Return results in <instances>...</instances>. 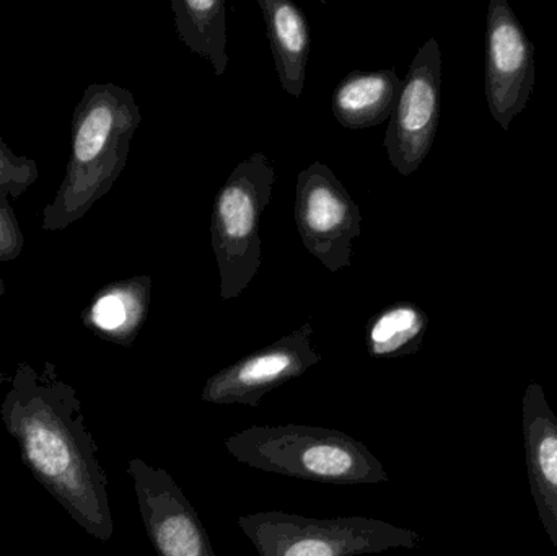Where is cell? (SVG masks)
<instances>
[{
	"instance_id": "1",
	"label": "cell",
	"mask_w": 557,
	"mask_h": 556,
	"mask_svg": "<svg viewBox=\"0 0 557 556\" xmlns=\"http://www.w3.org/2000/svg\"><path fill=\"white\" fill-rule=\"evenodd\" d=\"M143 121L133 91L91 84L72 113L71 153L61 185L42 211L41 228L64 231L81 221L113 188Z\"/></svg>"
},
{
	"instance_id": "2",
	"label": "cell",
	"mask_w": 557,
	"mask_h": 556,
	"mask_svg": "<svg viewBox=\"0 0 557 556\" xmlns=\"http://www.w3.org/2000/svg\"><path fill=\"white\" fill-rule=\"evenodd\" d=\"M225 449L251 469L327 485H376L383 464L349 434L307 424L251 427L225 440Z\"/></svg>"
},
{
	"instance_id": "3",
	"label": "cell",
	"mask_w": 557,
	"mask_h": 556,
	"mask_svg": "<svg viewBox=\"0 0 557 556\" xmlns=\"http://www.w3.org/2000/svg\"><path fill=\"white\" fill-rule=\"evenodd\" d=\"M276 182V170L263 152L235 166L215 196L211 237L221 274L222 300H234L250 286L260 270L261 218Z\"/></svg>"
},
{
	"instance_id": "4",
	"label": "cell",
	"mask_w": 557,
	"mask_h": 556,
	"mask_svg": "<svg viewBox=\"0 0 557 556\" xmlns=\"http://www.w3.org/2000/svg\"><path fill=\"white\" fill-rule=\"evenodd\" d=\"M238 528L260 556H362L422 544L418 532L363 516L313 519L255 512L238 518Z\"/></svg>"
},
{
	"instance_id": "5",
	"label": "cell",
	"mask_w": 557,
	"mask_h": 556,
	"mask_svg": "<svg viewBox=\"0 0 557 556\" xmlns=\"http://www.w3.org/2000/svg\"><path fill=\"white\" fill-rule=\"evenodd\" d=\"M294 214L305 248L324 268L337 273L350 267L362 215L326 163H311L298 173Z\"/></svg>"
},
{
	"instance_id": "6",
	"label": "cell",
	"mask_w": 557,
	"mask_h": 556,
	"mask_svg": "<svg viewBox=\"0 0 557 556\" xmlns=\"http://www.w3.org/2000/svg\"><path fill=\"white\" fill-rule=\"evenodd\" d=\"M442 52L435 38L419 48L389 118L385 144L389 162L412 175L431 152L441 120Z\"/></svg>"
},
{
	"instance_id": "7",
	"label": "cell",
	"mask_w": 557,
	"mask_h": 556,
	"mask_svg": "<svg viewBox=\"0 0 557 556\" xmlns=\"http://www.w3.org/2000/svg\"><path fill=\"white\" fill-rule=\"evenodd\" d=\"M311 338L313 326L305 323L267 348L238 359L208 379L201 400L214 405L258 407L274 388L301 378L308 369L320 365L323 358Z\"/></svg>"
},
{
	"instance_id": "8",
	"label": "cell",
	"mask_w": 557,
	"mask_h": 556,
	"mask_svg": "<svg viewBox=\"0 0 557 556\" xmlns=\"http://www.w3.org/2000/svg\"><path fill=\"white\" fill-rule=\"evenodd\" d=\"M535 85V48L506 0L487 12L486 98L491 116L509 129L529 103Z\"/></svg>"
},
{
	"instance_id": "9",
	"label": "cell",
	"mask_w": 557,
	"mask_h": 556,
	"mask_svg": "<svg viewBox=\"0 0 557 556\" xmlns=\"http://www.w3.org/2000/svg\"><path fill=\"white\" fill-rule=\"evenodd\" d=\"M140 516L159 556H215L198 511L166 470L129 462Z\"/></svg>"
},
{
	"instance_id": "10",
	"label": "cell",
	"mask_w": 557,
	"mask_h": 556,
	"mask_svg": "<svg viewBox=\"0 0 557 556\" xmlns=\"http://www.w3.org/2000/svg\"><path fill=\"white\" fill-rule=\"evenodd\" d=\"M522 430L536 511L557 551V417L536 382L529 385L523 397Z\"/></svg>"
},
{
	"instance_id": "11",
	"label": "cell",
	"mask_w": 557,
	"mask_h": 556,
	"mask_svg": "<svg viewBox=\"0 0 557 556\" xmlns=\"http://www.w3.org/2000/svg\"><path fill=\"white\" fill-rule=\"evenodd\" d=\"M152 277L137 274L97 291L82 312V322L101 338L133 345L149 313Z\"/></svg>"
},
{
	"instance_id": "12",
	"label": "cell",
	"mask_w": 557,
	"mask_h": 556,
	"mask_svg": "<svg viewBox=\"0 0 557 556\" xmlns=\"http://www.w3.org/2000/svg\"><path fill=\"white\" fill-rule=\"evenodd\" d=\"M395 69L354 71L336 85L331 110L346 129H367L389 120L401 90Z\"/></svg>"
},
{
	"instance_id": "13",
	"label": "cell",
	"mask_w": 557,
	"mask_h": 556,
	"mask_svg": "<svg viewBox=\"0 0 557 556\" xmlns=\"http://www.w3.org/2000/svg\"><path fill=\"white\" fill-rule=\"evenodd\" d=\"M258 5L267 22L278 82L285 94L298 98L305 88L310 55L307 16L290 0H258Z\"/></svg>"
},
{
	"instance_id": "14",
	"label": "cell",
	"mask_w": 557,
	"mask_h": 556,
	"mask_svg": "<svg viewBox=\"0 0 557 556\" xmlns=\"http://www.w3.org/2000/svg\"><path fill=\"white\" fill-rule=\"evenodd\" d=\"M180 39L208 59L215 75L227 71V5L224 0H172Z\"/></svg>"
},
{
	"instance_id": "15",
	"label": "cell",
	"mask_w": 557,
	"mask_h": 556,
	"mask_svg": "<svg viewBox=\"0 0 557 556\" xmlns=\"http://www.w3.org/2000/svg\"><path fill=\"white\" fill-rule=\"evenodd\" d=\"M428 329L424 310L411 302L392 304L367 323V349L376 359L414 355L421 349Z\"/></svg>"
},
{
	"instance_id": "16",
	"label": "cell",
	"mask_w": 557,
	"mask_h": 556,
	"mask_svg": "<svg viewBox=\"0 0 557 556\" xmlns=\"http://www.w3.org/2000/svg\"><path fill=\"white\" fill-rule=\"evenodd\" d=\"M26 456L42 477L62 479L69 466L101 498H107V480L94 459V453L74 456L69 454L67 444L61 434L38 423L25 433ZM108 499V498H107Z\"/></svg>"
},
{
	"instance_id": "17",
	"label": "cell",
	"mask_w": 557,
	"mask_h": 556,
	"mask_svg": "<svg viewBox=\"0 0 557 556\" xmlns=\"http://www.w3.org/2000/svg\"><path fill=\"white\" fill-rule=\"evenodd\" d=\"M39 176L38 163L29 157L16 156L0 133V193L20 199Z\"/></svg>"
},
{
	"instance_id": "18",
	"label": "cell",
	"mask_w": 557,
	"mask_h": 556,
	"mask_svg": "<svg viewBox=\"0 0 557 556\" xmlns=\"http://www.w3.org/2000/svg\"><path fill=\"white\" fill-rule=\"evenodd\" d=\"M25 248V235L16 219L10 196L0 193V263L15 261Z\"/></svg>"
},
{
	"instance_id": "19",
	"label": "cell",
	"mask_w": 557,
	"mask_h": 556,
	"mask_svg": "<svg viewBox=\"0 0 557 556\" xmlns=\"http://www.w3.org/2000/svg\"><path fill=\"white\" fill-rule=\"evenodd\" d=\"M5 291H7L5 283H3L2 277H0V296H3V294H5Z\"/></svg>"
}]
</instances>
